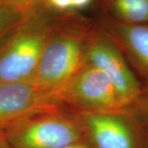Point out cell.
I'll return each mask as SVG.
<instances>
[{
	"instance_id": "cell-1",
	"label": "cell",
	"mask_w": 148,
	"mask_h": 148,
	"mask_svg": "<svg viewBox=\"0 0 148 148\" xmlns=\"http://www.w3.org/2000/svg\"><path fill=\"white\" fill-rule=\"evenodd\" d=\"M95 24L77 12L63 13L30 80L58 96L86 64V49Z\"/></svg>"
},
{
	"instance_id": "cell-2",
	"label": "cell",
	"mask_w": 148,
	"mask_h": 148,
	"mask_svg": "<svg viewBox=\"0 0 148 148\" xmlns=\"http://www.w3.org/2000/svg\"><path fill=\"white\" fill-rule=\"evenodd\" d=\"M63 13L40 3L0 44V82L32 79Z\"/></svg>"
},
{
	"instance_id": "cell-3",
	"label": "cell",
	"mask_w": 148,
	"mask_h": 148,
	"mask_svg": "<svg viewBox=\"0 0 148 148\" xmlns=\"http://www.w3.org/2000/svg\"><path fill=\"white\" fill-rule=\"evenodd\" d=\"M3 134L12 148H61L86 140L77 112L69 107L32 118Z\"/></svg>"
},
{
	"instance_id": "cell-4",
	"label": "cell",
	"mask_w": 148,
	"mask_h": 148,
	"mask_svg": "<svg viewBox=\"0 0 148 148\" xmlns=\"http://www.w3.org/2000/svg\"><path fill=\"white\" fill-rule=\"evenodd\" d=\"M93 148H146L148 132L128 109L76 111Z\"/></svg>"
},
{
	"instance_id": "cell-5",
	"label": "cell",
	"mask_w": 148,
	"mask_h": 148,
	"mask_svg": "<svg viewBox=\"0 0 148 148\" xmlns=\"http://www.w3.org/2000/svg\"><path fill=\"white\" fill-rule=\"evenodd\" d=\"M86 63L100 69L110 80L125 108L143 95L142 85L121 49L98 24L86 45Z\"/></svg>"
},
{
	"instance_id": "cell-6",
	"label": "cell",
	"mask_w": 148,
	"mask_h": 148,
	"mask_svg": "<svg viewBox=\"0 0 148 148\" xmlns=\"http://www.w3.org/2000/svg\"><path fill=\"white\" fill-rule=\"evenodd\" d=\"M65 106L54 94L32 82H0V133Z\"/></svg>"
},
{
	"instance_id": "cell-7",
	"label": "cell",
	"mask_w": 148,
	"mask_h": 148,
	"mask_svg": "<svg viewBox=\"0 0 148 148\" xmlns=\"http://www.w3.org/2000/svg\"><path fill=\"white\" fill-rule=\"evenodd\" d=\"M64 106L75 111H114L127 109L111 81L100 69L86 64L58 93Z\"/></svg>"
},
{
	"instance_id": "cell-8",
	"label": "cell",
	"mask_w": 148,
	"mask_h": 148,
	"mask_svg": "<svg viewBox=\"0 0 148 148\" xmlns=\"http://www.w3.org/2000/svg\"><path fill=\"white\" fill-rule=\"evenodd\" d=\"M98 25L121 49L143 92L148 93V23L127 24L104 17Z\"/></svg>"
},
{
	"instance_id": "cell-9",
	"label": "cell",
	"mask_w": 148,
	"mask_h": 148,
	"mask_svg": "<svg viewBox=\"0 0 148 148\" xmlns=\"http://www.w3.org/2000/svg\"><path fill=\"white\" fill-rule=\"evenodd\" d=\"M106 18L127 24L148 23V0H99Z\"/></svg>"
},
{
	"instance_id": "cell-10",
	"label": "cell",
	"mask_w": 148,
	"mask_h": 148,
	"mask_svg": "<svg viewBox=\"0 0 148 148\" xmlns=\"http://www.w3.org/2000/svg\"><path fill=\"white\" fill-rule=\"evenodd\" d=\"M34 7H23L0 2V44L21 23Z\"/></svg>"
},
{
	"instance_id": "cell-11",
	"label": "cell",
	"mask_w": 148,
	"mask_h": 148,
	"mask_svg": "<svg viewBox=\"0 0 148 148\" xmlns=\"http://www.w3.org/2000/svg\"><path fill=\"white\" fill-rule=\"evenodd\" d=\"M127 109L148 132V93L143 92V95Z\"/></svg>"
},
{
	"instance_id": "cell-12",
	"label": "cell",
	"mask_w": 148,
	"mask_h": 148,
	"mask_svg": "<svg viewBox=\"0 0 148 148\" xmlns=\"http://www.w3.org/2000/svg\"><path fill=\"white\" fill-rule=\"evenodd\" d=\"M43 5L58 13L74 12L73 11L72 0H41Z\"/></svg>"
},
{
	"instance_id": "cell-13",
	"label": "cell",
	"mask_w": 148,
	"mask_h": 148,
	"mask_svg": "<svg viewBox=\"0 0 148 148\" xmlns=\"http://www.w3.org/2000/svg\"><path fill=\"white\" fill-rule=\"evenodd\" d=\"M0 2L23 7H33L39 4L41 0H0Z\"/></svg>"
},
{
	"instance_id": "cell-14",
	"label": "cell",
	"mask_w": 148,
	"mask_h": 148,
	"mask_svg": "<svg viewBox=\"0 0 148 148\" xmlns=\"http://www.w3.org/2000/svg\"><path fill=\"white\" fill-rule=\"evenodd\" d=\"M92 1L93 0H72L73 11L74 12H77L78 11L83 10L91 4Z\"/></svg>"
},
{
	"instance_id": "cell-15",
	"label": "cell",
	"mask_w": 148,
	"mask_h": 148,
	"mask_svg": "<svg viewBox=\"0 0 148 148\" xmlns=\"http://www.w3.org/2000/svg\"><path fill=\"white\" fill-rule=\"evenodd\" d=\"M61 148H93L91 146H90L89 143L86 141V140H84V141H82V142H79V143H74V144H71V145H69V146H66V147H64Z\"/></svg>"
},
{
	"instance_id": "cell-16",
	"label": "cell",
	"mask_w": 148,
	"mask_h": 148,
	"mask_svg": "<svg viewBox=\"0 0 148 148\" xmlns=\"http://www.w3.org/2000/svg\"><path fill=\"white\" fill-rule=\"evenodd\" d=\"M0 148H12L3 133H0Z\"/></svg>"
},
{
	"instance_id": "cell-17",
	"label": "cell",
	"mask_w": 148,
	"mask_h": 148,
	"mask_svg": "<svg viewBox=\"0 0 148 148\" xmlns=\"http://www.w3.org/2000/svg\"><path fill=\"white\" fill-rule=\"evenodd\" d=\"M146 148H148V138H147V147Z\"/></svg>"
}]
</instances>
